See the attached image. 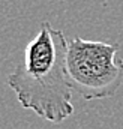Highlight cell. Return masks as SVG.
I'll use <instances>...</instances> for the list:
<instances>
[{
	"label": "cell",
	"mask_w": 123,
	"mask_h": 129,
	"mask_svg": "<svg viewBox=\"0 0 123 129\" xmlns=\"http://www.w3.org/2000/svg\"><path fill=\"white\" fill-rule=\"evenodd\" d=\"M68 44L61 30L42 21L24 48L23 63L8 77L20 105L54 125L74 114V90L66 74Z\"/></svg>",
	"instance_id": "1"
},
{
	"label": "cell",
	"mask_w": 123,
	"mask_h": 129,
	"mask_svg": "<svg viewBox=\"0 0 123 129\" xmlns=\"http://www.w3.org/2000/svg\"><path fill=\"white\" fill-rule=\"evenodd\" d=\"M117 44L74 38L68 44L66 74L74 92L86 101L116 95L123 83V60Z\"/></svg>",
	"instance_id": "2"
}]
</instances>
